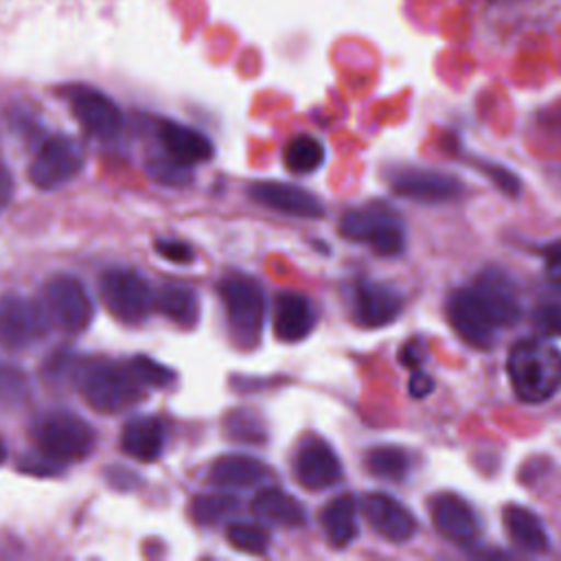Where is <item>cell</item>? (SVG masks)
Masks as SVG:
<instances>
[{
    "label": "cell",
    "mask_w": 561,
    "mask_h": 561,
    "mask_svg": "<svg viewBox=\"0 0 561 561\" xmlns=\"http://www.w3.org/2000/svg\"><path fill=\"white\" fill-rule=\"evenodd\" d=\"M502 519L506 535L526 552H546L550 548V535L535 511L519 504H508Z\"/></svg>",
    "instance_id": "obj_24"
},
{
    "label": "cell",
    "mask_w": 561,
    "mask_h": 561,
    "mask_svg": "<svg viewBox=\"0 0 561 561\" xmlns=\"http://www.w3.org/2000/svg\"><path fill=\"white\" fill-rule=\"evenodd\" d=\"M403 296L386 283L359 280L353 289V318L366 329H379L394 322L401 313Z\"/></svg>",
    "instance_id": "obj_16"
},
{
    "label": "cell",
    "mask_w": 561,
    "mask_h": 561,
    "mask_svg": "<svg viewBox=\"0 0 561 561\" xmlns=\"http://www.w3.org/2000/svg\"><path fill=\"white\" fill-rule=\"evenodd\" d=\"M28 397V377L13 364L0 362V405H20Z\"/></svg>",
    "instance_id": "obj_32"
},
{
    "label": "cell",
    "mask_w": 561,
    "mask_h": 561,
    "mask_svg": "<svg viewBox=\"0 0 561 561\" xmlns=\"http://www.w3.org/2000/svg\"><path fill=\"white\" fill-rule=\"evenodd\" d=\"M533 322L546 335H561V302L539 305L533 313Z\"/></svg>",
    "instance_id": "obj_34"
},
{
    "label": "cell",
    "mask_w": 561,
    "mask_h": 561,
    "mask_svg": "<svg viewBox=\"0 0 561 561\" xmlns=\"http://www.w3.org/2000/svg\"><path fill=\"white\" fill-rule=\"evenodd\" d=\"M219 296L234 344L241 348L256 346L265 320V296L261 285L250 276L232 274L219 283Z\"/></svg>",
    "instance_id": "obj_5"
},
{
    "label": "cell",
    "mask_w": 561,
    "mask_h": 561,
    "mask_svg": "<svg viewBox=\"0 0 561 561\" xmlns=\"http://www.w3.org/2000/svg\"><path fill=\"white\" fill-rule=\"evenodd\" d=\"M364 465L379 480L401 482L412 469V456L399 445H377L366 451Z\"/></svg>",
    "instance_id": "obj_27"
},
{
    "label": "cell",
    "mask_w": 561,
    "mask_h": 561,
    "mask_svg": "<svg viewBox=\"0 0 561 561\" xmlns=\"http://www.w3.org/2000/svg\"><path fill=\"white\" fill-rule=\"evenodd\" d=\"M85 164L83 147L66 134L46 138L28 167V180L42 188L53 191L75 180Z\"/></svg>",
    "instance_id": "obj_8"
},
{
    "label": "cell",
    "mask_w": 561,
    "mask_h": 561,
    "mask_svg": "<svg viewBox=\"0 0 561 561\" xmlns=\"http://www.w3.org/2000/svg\"><path fill=\"white\" fill-rule=\"evenodd\" d=\"M99 294L107 311L123 322H140L156 302L147 278L129 267L105 270L99 280Z\"/></svg>",
    "instance_id": "obj_6"
},
{
    "label": "cell",
    "mask_w": 561,
    "mask_h": 561,
    "mask_svg": "<svg viewBox=\"0 0 561 561\" xmlns=\"http://www.w3.org/2000/svg\"><path fill=\"white\" fill-rule=\"evenodd\" d=\"M42 307L48 320L68 333H81L90 327L94 316V305L88 289L70 274H57L44 285Z\"/></svg>",
    "instance_id": "obj_7"
},
{
    "label": "cell",
    "mask_w": 561,
    "mask_h": 561,
    "mask_svg": "<svg viewBox=\"0 0 561 561\" xmlns=\"http://www.w3.org/2000/svg\"><path fill=\"white\" fill-rule=\"evenodd\" d=\"M4 458H7V449H4V445L0 443V462H4Z\"/></svg>",
    "instance_id": "obj_39"
},
{
    "label": "cell",
    "mask_w": 561,
    "mask_h": 561,
    "mask_svg": "<svg viewBox=\"0 0 561 561\" xmlns=\"http://www.w3.org/2000/svg\"><path fill=\"white\" fill-rule=\"evenodd\" d=\"M359 508L373 530L392 543L410 541L419 530L416 517L392 495L370 493L362 500Z\"/></svg>",
    "instance_id": "obj_17"
},
{
    "label": "cell",
    "mask_w": 561,
    "mask_h": 561,
    "mask_svg": "<svg viewBox=\"0 0 561 561\" xmlns=\"http://www.w3.org/2000/svg\"><path fill=\"white\" fill-rule=\"evenodd\" d=\"M153 307L164 318H169L171 322H175L178 327H184V329L195 327V322L199 318V298L193 287L182 285V283L162 285L160 291L156 294Z\"/></svg>",
    "instance_id": "obj_26"
},
{
    "label": "cell",
    "mask_w": 561,
    "mask_h": 561,
    "mask_svg": "<svg viewBox=\"0 0 561 561\" xmlns=\"http://www.w3.org/2000/svg\"><path fill=\"white\" fill-rule=\"evenodd\" d=\"M121 449L142 462L156 460L164 449V427L156 416H134L123 425Z\"/></svg>",
    "instance_id": "obj_21"
},
{
    "label": "cell",
    "mask_w": 561,
    "mask_h": 561,
    "mask_svg": "<svg viewBox=\"0 0 561 561\" xmlns=\"http://www.w3.org/2000/svg\"><path fill=\"white\" fill-rule=\"evenodd\" d=\"M327 160V149L324 145L307 134L294 136L291 140H287L285 149H283V162L287 167V171L296 173V175H309L313 171H318Z\"/></svg>",
    "instance_id": "obj_28"
},
{
    "label": "cell",
    "mask_w": 561,
    "mask_h": 561,
    "mask_svg": "<svg viewBox=\"0 0 561 561\" xmlns=\"http://www.w3.org/2000/svg\"><path fill=\"white\" fill-rule=\"evenodd\" d=\"M270 476V469L250 456L228 454L210 465L208 480L219 489H248L256 486Z\"/></svg>",
    "instance_id": "obj_22"
},
{
    "label": "cell",
    "mask_w": 561,
    "mask_h": 561,
    "mask_svg": "<svg viewBox=\"0 0 561 561\" xmlns=\"http://www.w3.org/2000/svg\"><path fill=\"white\" fill-rule=\"evenodd\" d=\"M296 480L309 491L335 486L342 480V462L333 447L322 438H309L294 456Z\"/></svg>",
    "instance_id": "obj_13"
},
{
    "label": "cell",
    "mask_w": 561,
    "mask_h": 561,
    "mask_svg": "<svg viewBox=\"0 0 561 561\" xmlns=\"http://www.w3.org/2000/svg\"><path fill=\"white\" fill-rule=\"evenodd\" d=\"M147 173L162 186H186L191 182V167L178 162L169 153L151 156L147 160Z\"/></svg>",
    "instance_id": "obj_31"
},
{
    "label": "cell",
    "mask_w": 561,
    "mask_h": 561,
    "mask_svg": "<svg viewBox=\"0 0 561 561\" xmlns=\"http://www.w3.org/2000/svg\"><path fill=\"white\" fill-rule=\"evenodd\" d=\"M252 511L261 519L283 528H300L307 522V513L302 504L278 486H267L259 491L256 497L252 500Z\"/></svg>",
    "instance_id": "obj_25"
},
{
    "label": "cell",
    "mask_w": 561,
    "mask_h": 561,
    "mask_svg": "<svg viewBox=\"0 0 561 561\" xmlns=\"http://www.w3.org/2000/svg\"><path fill=\"white\" fill-rule=\"evenodd\" d=\"M77 390L88 405L103 414H114L142 397V383L127 362L88 359L75 368Z\"/></svg>",
    "instance_id": "obj_2"
},
{
    "label": "cell",
    "mask_w": 561,
    "mask_h": 561,
    "mask_svg": "<svg viewBox=\"0 0 561 561\" xmlns=\"http://www.w3.org/2000/svg\"><path fill=\"white\" fill-rule=\"evenodd\" d=\"M13 191H15V182H13V175L7 167L0 164V213L7 208V204L11 202L13 197Z\"/></svg>",
    "instance_id": "obj_38"
},
{
    "label": "cell",
    "mask_w": 561,
    "mask_h": 561,
    "mask_svg": "<svg viewBox=\"0 0 561 561\" xmlns=\"http://www.w3.org/2000/svg\"><path fill=\"white\" fill-rule=\"evenodd\" d=\"M239 508V500L232 493L197 495L191 502V517L197 524H217Z\"/></svg>",
    "instance_id": "obj_29"
},
{
    "label": "cell",
    "mask_w": 561,
    "mask_h": 561,
    "mask_svg": "<svg viewBox=\"0 0 561 561\" xmlns=\"http://www.w3.org/2000/svg\"><path fill=\"white\" fill-rule=\"evenodd\" d=\"M359 504L353 495H335L322 506L320 524L324 528V535L331 546L344 548L359 535V522H357Z\"/></svg>",
    "instance_id": "obj_23"
},
{
    "label": "cell",
    "mask_w": 561,
    "mask_h": 561,
    "mask_svg": "<svg viewBox=\"0 0 561 561\" xmlns=\"http://www.w3.org/2000/svg\"><path fill=\"white\" fill-rule=\"evenodd\" d=\"M48 316L42 305L20 294L0 296V346L9 351H22L48 333Z\"/></svg>",
    "instance_id": "obj_9"
},
{
    "label": "cell",
    "mask_w": 561,
    "mask_h": 561,
    "mask_svg": "<svg viewBox=\"0 0 561 561\" xmlns=\"http://www.w3.org/2000/svg\"><path fill=\"white\" fill-rule=\"evenodd\" d=\"M156 252L164 259H169L171 263H191L193 261V250L188 243L180 241V239H158L156 241Z\"/></svg>",
    "instance_id": "obj_36"
},
{
    "label": "cell",
    "mask_w": 561,
    "mask_h": 561,
    "mask_svg": "<svg viewBox=\"0 0 561 561\" xmlns=\"http://www.w3.org/2000/svg\"><path fill=\"white\" fill-rule=\"evenodd\" d=\"M430 517L434 528L449 541L467 546L482 533V522L473 506L456 493H436L430 500Z\"/></svg>",
    "instance_id": "obj_12"
},
{
    "label": "cell",
    "mask_w": 561,
    "mask_h": 561,
    "mask_svg": "<svg viewBox=\"0 0 561 561\" xmlns=\"http://www.w3.org/2000/svg\"><path fill=\"white\" fill-rule=\"evenodd\" d=\"M228 434L234 436V440H263V430H256L254 416H245L243 412H237L226 423Z\"/></svg>",
    "instance_id": "obj_35"
},
{
    "label": "cell",
    "mask_w": 561,
    "mask_h": 561,
    "mask_svg": "<svg viewBox=\"0 0 561 561\" xmlns=\"http://www.w3.org/2000/svg\"><path fill=\"white\" fill-rule=\"evenodd\" d=\"M318 322L313 302L298 291H280L274 300L272 327L274 335L280 342H300L305 340Z\"/></svg>",
    "instance_id": "obj_19"
},
{
    "label": "cell",
    "mask_w": 561,
    "mask_h": 561,
    "mask_svg": "<svg viewBox=\"0 0 561 561\" xmlns=\"http://www.w3.org/2000/svg\"><path fill=\"white\" fill-rule=\"evenodd\" d=\"M158 136L164 147V153H169L171 158H175L186 167L208 162L215 153L213 142L202 131L173 121L160 123Z\"/></svg>",
    "instance_id": "obj_20"
},
{
    "label": "cell",
    "mask_w": 561,
    "mask_h": 561,
    "mask_svg": "<svg viewBox=\"0 0 561 561\" xmlns=\"http://www.w3.org/2000/svg\"><path fill=\"white\" fill-rule=\"evenodd\" d=\"M340 234L368 245L379 256H397L405 248V224L394 208L373 202L348 210L340 221Z\"/></svg>",
    "instance_id": "obj_4"
},
{
    "label": "cell",
    "mask_w": 561,
    "mask_h": 561,
    "mask_svg": "<svg viewBox=\"0 0 561 561\" xmlns=\"http://www.w3.org/2000/svg\"><path fill=\"white\" fill-rule=\"evenodd\" d=\"M31 436L37 451L57 465L81 460L96 445L94 427L70 410L42 412L31 425Z\"/></svg>",
    "instance_id": "obj_3"
},
{
    "label": "cell",
    "mask_w": 561,
    "mask_h": 561,
    "mask_svg": "<svg viewBox=\"0 0 561 561\" xmlns=\"http://www.w3.org/2000/svg\"><path fill=\"white\" fill-rule=\"evenodd\" d=\"M471 289L482 300L497 329H504L519 318V294L515 280L502 267H484L471 283Z\"/></svg>",
    "instance_id": "obj_14"
},
{
    "label": "cell",
    "mask_w": 561,
    "mask_h": 561,
    "mask_svg": "<svg viewBox=\"0 0 561 561\" xmlns=\"http://www.w3.org/2000/svg\"><path fill=\"white\" fill-rule=\"evenodd\" d=\"M70 107L81 127L96 138H112L123 127V112L99 90H79L72 96Z\"/></svg>",
    "instance_id": "obj_18"
},
{
    "label": "cell",
    "mask_w": 561,
    "mask_h": 561,
    "mask_svg": "<svg viewBox=\"0 0 561 561\" xmlns=\"http://www.w3.org/2000/svg\"><path fill=\"white\" fill-rule=\"evenodd\" d=\"M127 364H129V368L134 370V375L138 377V381L142 386L164 388V386H169L175 379L171 368H167V366H162L156 359L145 357V355H134L131 359H127Z\"/></svg>",
    "instance_id": "obj_33"
},
{
    "label": "cell",
    "mask_w": 561,
    "mask_h": 561,
    "mask_svg": "<svg viewBox=\"0 0 561 561\" xmlns=\"http://www.w3.org/2000/svg\"><path fill=\"white\" fill-rule=\"evenodd\" d=\"M447 320L451 329L469 344L476 348H486L495 342L497 335V324L484 309L482 300L476 296V291L469 287H460L449 294L447 305H445Z\"/></svg>",
    "instance_id": "obj_11"
},
{
    "label": "cell",
    "mask_w": 561,
    "mask_h": 561,
    "mask_svg": "<svg viewBox=\"0 0 561 561\" xmlns=\"http://www.w3.org/2000/svg\"><path fill=\"white\" fill-rule=\"evenodd\" d=\"M248 195L256 204L291 217L320 219L327 213L313 193L287 182H254L248 186Z\"/></svg>",
    "instance_id": "obj_15"
},
{
    "label": "cell",
    "mask_w": 561,
    "mask_h": 561,
    "mask_svg": "<svg viewBox=\"0 0 561 561\" xmlns=\"http://www.w3.org/2000/svg\"><path fill=\"white\" fill-rule=\"evenodd\" d=\"M506 375L519 401L543 403L561 390V351L539 337L519 340L508 351Z\"/></svg>",
    "instance_id": "obj_1"
},
{
    "label": "cell",
    "mask_w": 561,
    "mask_h": 561,
    "mask_svg": "<svg viewBox=\"0 0 561 561\" xmlns=\"http://www.w3.org/2000/svg\"><path fill=\"white\" fill-rule=\"evenodd\" d=\"M541 254H543L546 278L561 287V241H552V243L543 245Z\"/></svg>",
    "instance_id": "obj_37"
},
{
    "label": "cell",
    "mask_w": 561,
    "mask_h": 561,
    "mask_svg": "<svg viewBox=\"0 0 561 561\" xmlns=\"http://www.w3.org/2000/svg\"><path fill=\"white\" fill-rule=\"evenodd\" d=\"M386 180L397 195L423 204L451 202L462 193L458 178L427 167H394L386 173Z\"/></svg>",
    "instance_id": "obj_10"
},
{
    "label": "cell",
    "mask_w": 561,
    "mask_h": 561,
    "mask_svg": "<svg viewBox=\"0 0 561 561\" xmlns=\"http://www.w3.org/2000/svg\"><path fill=\"white\" fill-rule=\"evenodd\" d=\"M228 543L245 554H265L270 548V535L263 526L250 522H234L226 528Z\"/></svg>",
    "instance_id": "obj_30"
}]
</instances>
